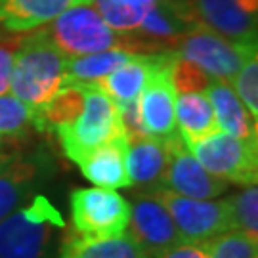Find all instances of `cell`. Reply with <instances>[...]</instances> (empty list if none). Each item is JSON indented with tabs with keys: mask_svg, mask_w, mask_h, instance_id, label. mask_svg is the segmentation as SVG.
<instances>
[{
	"mask_svg": "<svg viewBox=\"0 0 258 258\" xmlns=\"http://www.w3.org/2000/svg\"><path fill=\"white\" fill-rule=\"evenodd\" d=\"M0 153H6V142H4V138H0Z\"/></svg>",
	"mask_w": 258,
	"mask_h": 258,
	"instance_id": "1f68e13d",
	"label": "cell"
},
{
	"mask_svg": "<svg viewBox=\"0 0 258 258\" xmlns=\"http://www.w3.org/2000/svg\"><path fill=\"white\" fill-rule=\"evenodd\" d=\"M170 79H172V86H174L176 94L205 92L214 81L201 67L180 57L178 54H174V59H172Z\"/></svg>",
	"mask_w": 258,
	"mask_h": 258,
	"instance_id": "484cf974",
	"label": "cell"
},
{
	"mask_svg": "<svg viewBox=\"0 0 258 258\" xmlns=\"http://www.w3.org/2000/svg\"><path fill=\"white\" fill-rule=\"evenodd\" d=\"M117 107H119L120 124H122V132H124L126 140L132 142V140L146 138L148 132L144 128V122H142V117H140L138 100L117 103Z\"/></svg>",
	"mask_w": 258,
	"mask_h": 258,
	"instance_id": "f1b7e54d",
	"label": "cell"
},
{
	"mask_svg": "<svg viewBox=\"0 0 258 258\" xmlns=\"http://www.w3.org/2000/svg\"><path fill=\"white\" fill-rule=\"evenodd\" d=\"M21 40L23 33H12L0 37V96L8 94L12 86V71Z\"/></svg>",
	"mask_w": 258,
	"mask_h": 258,
	"instance_id": "83f0119b",
	"label": "cell"
},
{
	"mask_svg": "<svg viewBox=\"0 0 258 258\" xmlns=\"http://www.w3.org/2000/svg\"><path fill=\"white\" fill-rule=\"evenodd\" d=\"M211 258H258V239L228 230L211 239Z\"/></svg>",
	"mask_w": 258,
	"mask_h": 258,
	"instance_id": "d4e9b609",
	"label": "cell"
},
{
	"mask_svg": "<svg viewBox=\"0 0 258 258\" xmlns=\"http://www.w3.org/2000/svg\"><path fill=\"white\" fill-rule=\"evenodd\" d=\"M126 230L149 258L163 256L184 243L168 211L146 191H134Z\"/></svg>",
	"mask_w": 258,
	"mask_h": 258,
	"instance_id": "9c48e42d",
	"label": "cell"
},
{
	"mask_svg": "<svg viewBox=\"0 0 258 258\" xmlns=\"http://www.w3.org/2000/svg\"><path fill=\"white\" fill-rule=\"evenodd\" d=\"M77 4H92V0H0V27L10 33L35 31Z\"/></svg>",
	"mask_w": 258,
	"mask_h": 258,
	"instance_id": "2e32d148",
	"label": "cell"
},
{
	"mask_svg": "<svg viewBox=\"0 0 258 258\" xmlns=\"http://www.w3.org/2000/svg\"><path fill=\"white\" fill-rule=\"evenodd\" d=\"M197 21L235 44L256 46L258 0H191Z\"/></svg>",
	"mask_w": 258,
	"mask_h": 258,
	"instance_id": "7c38bea8",
	"label": "cell"
},
{
	"mask_svg": "<svg viewBox=\"0 0 258 258\" xmlns=\"http://www.w3.org/2000/svg\"><path fill=\"white\" fill-rule=\"evenodd\" d=\"M256 52V46L235 44L212 29L197 23L178 40L174 54L187 61L201 67L212 79L231 83L233 77L239 73L243 63L250 54Z\"/></svg>",
	"mask_w": 258,
	"mask_h": 258,
	"instance_id": "52a82bcc",
	"label": "cell"
},
{
	"mask_svg": "<svg viewBox=\"0 0 258 258\" xmlns=\"http://www.w3.org/2000/svg\"><path fill=\"white\" fill-rule=\"evenodd\" d=\"M233 90H237V96L249 113L258 120V54H250L247 61L243 63L239 73L233 77Z\"/></svg>",
	"mask_w": 258,
	"mask_h": 258,
	"instance_id": "4316f807",
	"label": "cell"
},
{
	"mask_svg": "<svg viewBox=\"0 0 258 258\" xmlns=\"http://www.w3.org/2000/svg\"><path fill=\"white\" fill-rule=\"evenodd\" d=\"M146 194L153 195L168 211L184 243L211 241L216 235L231 230L230 209H228L226 199L224 201L191 199V197L178 195L165 187H157Z\"/></svg>",
	"mask_w": 258,
	"mask_h": 258,
	"instance_id": "ba28073f",
	"label": "cell"
},
{
	"mask_svg": "<svg viewBox=\"0 0 258 258\" xmlns=\"http://www.w3.org/2000/svg\"><path fill=\"white\" fill-rule=\"evenodd\" d=\"M165 54V52H163ZM163 54H138L130 61L117 67L115 71L105 75L96 84L109 96L115 103H124L138 100L142 90L146 88L149 77L155 71L157 63L161 61Z\"/></svg>",
	"mask_w": 258,
	"mask_h": 258,
	"instance_id": "ac0fdd59",
	"label": "cell"
},
{
	"mask_svg": "<svg viewBox=\"0 0 258 258\" xmlns=\"http://www.w3.org/2000/svg\"><path fill=\"white\" fill-rule=\"evenodd\" d=\"M231 230L243 231L252 239H258V189L256 185H245V189L228 199Z\"/></svg>",
	"mask_w": 258,
	"mask_h": 258,
	"instance_id": "cb8c5ba5",
	"label": "cell"
},
{
	"mask_svg": "<svg viewBox=\"0 0 258 258\" xmlns=\"http://www.w3.org/2000/svg\"><path fill=\"white\" fill-rule=\"evenodd\" d=\"M134 55L128 50H105L96 54L75 55L67 57L63 73V86H94L102 81L105 75L115 71L117 67L130 61Z\"/></svg>",
	"mask_w": 258,
	"mask_h": 258,
	"instance_id": "ffe728a7",
	"label": "cell"
},
{
	"mask_svg": "<svg viewBox=\"0 0 258 258\" xmlns=\"http://www.w3.org/2000/svg\"><path fill=\"white\" fill-rule=\"evenodd\" d=\"M65 230L61 212L44 195L0 220V258H50L57 233Z\"/></svg>",
	"mask_w": 258,
	"mask_h": 258,
	"instance_id": "7a4b0ae2",
	"label": "cell"
},
{
	"mask_svg": "<svg viewBox=\"0 0 258 258\" xmlns=\"http://www.w3.org/2000/svg\"><path fill=\"white\" fill-rule=\"evenodd\" d=\"M194 157L211 172L228 184L256 185L258 142H247L224 134L222 130L197 144L187 146Z\"/></svg>",
	"mask_w": 258,
	"mask_h": 258,
	"instance_id": "8992f818",
	"label": "cell"
},
{
	"mask_svg": "<svg viewBox=\"0 0 258 258\" xmlns=\"http://www.w3.org/2000/svg\"><path fill=\"white\" fill-rule=\"evenodd\" d=\"M174 52H165L146 88L138 96L140 117L148 136L166 140L178 134L176 126V90L170 79Z\"/></svg>",
	"mask_w": 258,
	"mask_h": 258,
	"instance_id": "8fae6325",
	"label": "cell"
},
{
	"mask_svg": "<svg viewBox=\"0 0 258 258\" xmlns=\"http://www.w3.org/2000/svg\"><path fill=\"white\" fill-rule=\"evenodd\" d=\"M176 126L180 128L178 134L185 146L197 144L220 130L212 103L205 92L176 96Z\"/></svg>",
	"mask_w": 258,
	"mask_h": 258,
	"instance_id": "d6986e66",
	"label": "cell"
},
{
	"mask_svg": "<svg viewBox=\"0 0 258 258\" xmlns=\"http://www.w3.org/2000/svg\"><path fill=\"white\" fill-rule=\"evenodd\" d=\"M65 61L67 55L50 40L44 27L23 35L14 61L10 90L33 111H38L63 88Z\"/></svg>",
	"mask_w": 258,
	"mask_h": 258,
	"instance_id": "6da1fadb",
	"label": "cell"
},
{
	"mask_svg": "<svg viewBox=\"0 0 258 258\" xmlns=\"http://www.w3.org/2000/svg\"><path fill=\"white\" fill-rule=\"evenodd\" d=\"M166 140L153 136L132 140L126 146V172L130 178V187L138 191H151L163 185V176L166 170Z\"/></svg>",
	"mask_w": 258,
	"mask_h": 258,
	"instance_id": "9a60e30c",
	"label": "cell"
},
{
	"mask_svg": "<svg viewBox=\"0 0 258 258\" xmlns=\"http://www.w3.org/2000/svg\"><path fill=\"white\" fill-rule=\"evenodd\" d=\"M126 136H117L107 144L90 151L88 155L77 161L83 176L105 189L130 187V178L126 172Z\"/></svg>",
	"mask_w": 258,
	"mask_h": 258,
	"instance_id": "5bb4252c",
	"label": "cell"
},
{
	"mask_svg": "<svg viewBox=\"0 0 258 258\" xmlns=\"http://www.w3.org/2000/svg\"><path fill=\"white\" fill-rule=\"evenodd\" d=\"M50 40L67 57L122 50V35L113 31L92 4H77L44 25Z\"/></svg>",
	"mask_w": 258,
	"mask_h": 258,
	"instance_id": "277c9868",
	"label": "cell"
},
{
	"mask_svg": "<svg viewBox=\"0 0 258 258\" xmlns=\"http://www.w3.org/2000/svg\"><path fill=\"white\" fill-rule=\"evenodd\" d=\"M83 88L84 109L81 111V115L71 124L55 130L63 153L73 163L124 134L117 103L96 84Z\"/></svg>",
	"mask_w": 258,
	"mask_h": 258,
	"instance_id": "3957f363",
	"label": "cell"
},
{
	"mask_svg": "<svg viewBox=\"0 0 258 258\" xmlns=\"http://www.w3.org/2000/svg\"><path fill=\"white\" fill-rule=\"evenodd\" d=\"M54 172L52 159L42 153L14 155L0 168V220L37 195V189Z\"/></svg>",
	"mask_w": 258,
	"mask_h": 258,
	"instance_id": "4fadbf2b",
	"label": "cell"
},
{
	"mask_svg": "<svg viewBox=\"0 0 258 258\" xmlns=\"http://www.w3.org/2000/svg\"><path fill=\"white\" fill-rule=\"evenodd\" d=\"M166 170L161 187L191 199H212L228 189V182L212 176L187 149L180 134L166 138Z\"/></svg>",
	"mask_w": 258,
	"mask_h": 258,
	"instance_id": "30bf717a",
	"label": "cell"
},
{
	"mask_svg": "<svg viewBox=\"0 0 258 258\" xmlns=\"http://www.w3.org/2000/svg\"><path fill=\"white\" fill-rule=\"evenodd\" d=\"M159 258H211V241L182 243Z\"/></svg>",
	"mask_w": 258,
	"mask_h": 258,
	"instance_id": "f546056e",
	"label": "cell"
},
{
	"mask_svg": "<svg viewBox=\"0 0 258 258\" xmlns=\"http://www.w3.org/2000/svg\"><path fill=\"white\" fill-rule=\"evenodd\" d=\"M59 258H149L128 233L113 237H71L63 243Z\"/></svg>",
	"mask_w": 258,
	"mask_h": 258,
	"instance_id": "44dd1931",
	"label": "cell"
},
{
	"mask_svg": "<svg viewBox=\"0 0 258 258\" xmlns=\"http://www.w3.org/2000/svg\"><path fill=\"white\" fill-rule=\"evenodd\" d=\"M16 155V153H10V151H6V153H0V168H2V166L6 165V163H8L10 159H12V157Z\"/></svg>",
	"mask_w": 258,
	"mask_h": 258,
	"instance_id": "4dcf8cb0",
	"label": "cell"
},
{
	"mask_svg": "<svg viewBox=\"0 0 258 258\" xmlns=\"http://www.w3.org/2000/svg\"><path fill=\"white\" fill-rule=\"evenodd\" d=\"M207 98L211 100L218 128L233 138L247 140V142H258V126L256 119L243 105L239 96L230 86L228 81L214 79L212 84L207 88Z\"/></svg>",
	"mask_w": 258,
	"mask_h": 258,
	"instance_id": "e0dca14e",
	"label": "cell"
},
{
	"mask_svg": "<svg viewBox=\"0 0 258 258\" xmlns=\"http://www.w3.org/2000/svg\"><path fill=\"white\" fill-rule=\"evenodd\" d=\"M69 201L73 226L81 237H113L128 228L130 203L115 189L77 187Z\"/></svg>",
	"mask_w": 258,
	"mask_h": 258,
	"instance_id": "5b68a950",
	"label": "cell"
},
{
	"mask_svg": "<svg viewBox=\"0 0 258 258\" xmlns=\"http://www.w3.org/2000/svg\"><path fill=\"white\" fill-rule=\"evenodd\" d=\"M2 35H4V33H2V27H0V37H2Z\"/></svg>",
	"mask_w": 258,
	"mask_h": 258,
	"instance_id": "d6a6232c",
	"label": "cell"
},
{
	"mask_svg": "<svg viewBox=\"0 0 258 258\" xmlns=\"http://www.w3.org/2000/svg\"><path fill=\"white\" fill-rule=\"evenodd\" d=\"M159 0H92V6L117 33H132L140 27Z\"/></svg>",
	"mask_w": 258,
	"mask_h": 258,
	"instance_id": "7402d4cb",
	"label": "cell"
},
{
	"mask_svg": "<svg viewBox=\"0 0 258 258\" xmlns=\"http://www.w3.org/2000/svg\"><path fill=\"white\" fill-rule=\"evenodd\" d=\"M37 130L35 111L16 96H0V138L21 140Z\"/></svg>",
	"mask_w": 258,
	"mask_h": 258,
	"instance_id": "603a6c76",
	"label": "cell"
}]
</instances>
